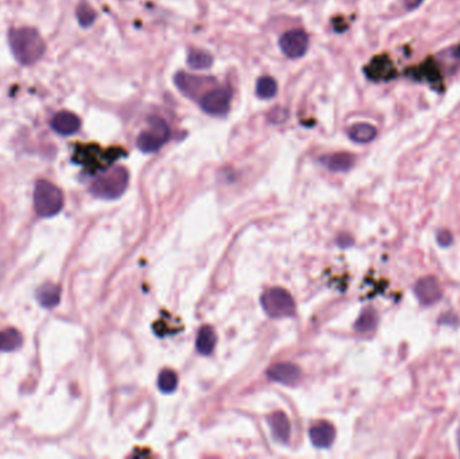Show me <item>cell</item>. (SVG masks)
<instances>
[{
    "label": "cell",
    "mask_w": 460,
    "mask_h": 459,
    "mask_svg": "<svg viewBox=\"0 0 460 459\" xmlns=\"http://www.w3.org/2000/svg\"><path fill=\"white\" fill-rule=\"evenodd\" d=\"M11 51L22 65H33L43 57L46 44L34 27L14 29L8 33Z\"/></svg>",
    "instance_id": "cell-1"
},
{
    "label": "cell",
    "mask_w": 460,
    "mask_h": 459,
    "mask_svg": "<svg viewBox=\"0 0 460 459\" xmlns=\"http://www.w3.org/2000/svg\"><path fill=\"white\" fill-rule=\"evenodd\" d=\"M129 174L124 167H114L101 174L90 186V192L104 200H116L127 189Z\"/></svg>",
    "instance_id": "cell-2"
},
{
    "label": "cell",
    "mask_w": 460,
    "mask_h": 459,
    "mask_svg": "<svg viewBox=\"0 0 460 459\" xmlns=\"http://www.w3.org/2000/svg\"><path fill=\"white\" fill-rule=\"evenodd\" d=\"M34 207L40 217L57 215L64 208V194L58 186L49 181H38L34 190Z\"/></svg>",
    "instance_id": "cell-3"
},
{
    "label": "cell",
    "mask_w": 460,
    "mask_h": 459,
    "mask_svg": "<svg viewBox=\"0 0 460 459\" xmlns=\"http://www.w3.org/2000/svg\"><path fill=\"white\" fill-rule=\"evenodd\" d=\"M123 153L124 151L120 148L103 151L99 146L88 144L77 150L76 161L79 165L88 168L90 172H96L111 166L116 159L123 155Z\"/></svg>",
    "instance_id": "cell-4"
},
{
    "label": "cell",
    "mask_w": 460,
    "mask_h": 459,
    "mask_svg": "<svg viewBox=\"0 0 460 459\" xmlns=\"http://www.w3.org/2000/svg\"><path fill=\"white\" fill-rule=\"evenodd\" d=\"M261 306L272 318H284L295 313L292 295L280 287H273L264 292L261 296Z\"/></svg>",
    "instance_id": "cell-5"
},
{
    "label": "cell",
    "mask_w": 460,
    "mask_h": 459,
    "mask_svg": "<svg viewBox=\"0 0 460 459\" xmlns=\"http://www.w3.org/2000/svg\"><path fill=\"white\" fill-rule=\"evenodd\" d=\"M149 129L138 136V147L143 153H155L166 144L171 136L168 124L160 118H150Z\"/></svg>",
    "instance_id": "cell-6"
},
{
    "label": "cell",
    "mask_w": 460,
    "mask_h": 459,
    "mask_svg": "<svg viewBox=\"0 0 460 459\" xmlns=\"http://www.w3.org/2000/svg\"><path fill=\"white\" fill-rule=\"evenodd\" d=\"M175 85L178 89L190 99H198V96L202 99L209 90V88L216 85V80L213 77H205V76H192L185 72H179L175 75ZM199 99V100H201Z\"/></svg>",
    "instance_id": "cell-7"
},
{
    "label": "cell",
    "mask_w": 460,
    "mask_h": 459,
    "mask_svg": "<svg viewBox=\"0 0 460 459\" xmlns=\"http://www.w3.org/2000/svg\"><path fill=\"white\" fill-rule=\"evenodd\" d=\"M199 104L206 114L224 116L230 108V90L227 88L212 89L199 100Z\"/></svg>",
    "instance_id": "cell-8"
},
{
    "label": "cell",
    "mask_w": 460,
    "mask_h": 459,
    "mask_svg": "<svg viewBox=\"0 0 460 459\" xmlns=\"http://www.w3.org/2000/svg\"><path fill=\"white\" fill-rule=\"evenodd\" d=\"M280 49L288 58H301L308 49V36L303 30H290L280 37Z\"/></svg>",
    "instance_id": "cell-9"
},
{
    "label": "cell",
    "mask_w": 460,
    "mask_h": 459,
    "mask_svg": "<svg viewBox=\"0 0 460 459\" xmlns=\"http://www.w3.org/2000/svg\"><path fill=\"white\" fill-rule=\"evenodd\" d=\"M365 73L372 81H389L397 76L396 68L387 55L374 57L366 66Z\"/></svg>",
    "instance_id": "cell-10"
},
{
    "label": "cell",
    "mask_w": 460,
    "mask_h": 459,
    "mask_svg": "<svg viewBox=\"0 0 460 459\" xmlns=\"http://www.w3.org/2000/svg\"><path fill=\"white\" fill-rule=\"evenodd\" d=\"M415 295L424 306L435 304L442 299V289L439 282L433 276H426L420 279L415 285Z\"/></svg>",
    "instance_id": "cell-11"
},
{
    "label": "cell",
    "mask_w": 460,
    "mask_h": 459,
    "mask_svg": "<svg viewBox=\"0 0 460 459\" xmlns=\"http://www.w3.org/2000/svg\"><path fill=\"white\" fill-rule=\"evenodd\" d=\"M309 439L315 447L327 449L335 441V428L329 421H316L309 428Z\"/></svg>",
    "instance_id": "cell-12"
},
{
    "label": "cell",
    "mask_w": 460,
    "mask_h": 459,
    "mask_svg": "<svg viewBox=\"0 0 460 459\" xmlns=\"http://www.w3.org/2000/svg\"><path fill=\"white\" fill-rule=\"evenodd\" d=\"M269 378L281 382L285 385H294L296 384L301 377H302V371L298 365L291 364V363H279L272 365L267 372Z\"/></svg>",
    "instance_id": "cell-13"
},
{
    "label": "cell",
    "mask_w": 460,
    "mask_h": 459,
    "mask_svg": "<svg viewBox=\"0 0 460 459\" xmlns=\"http://www.w3.org/2000/svg\"><path fill=\"white\" fill-rule=\"evenodd\" d=\"M51 128L62 136H71L81 128V120L76 114L71 111H61L51 119Z\"/></svg>",
    "instance_id": "cell-14"
},
{
    "label": "cell",
    "mask_w": 460,
    "mask_h": 459,
    "mask_svg": "<svg viewBox=\"0 0 460 459\" xmlns=\"http://www.w3.org/2000/svg\"><path fill=\"white\" fill-rule=\"evenodd\" d=\"M269 427L274 441L280 443H288L291 438V421L284 412H273L268 417Z\"/></svg>",
    "instance_id": "cell-15"
},
{
    "label": "cell",
    "mask_w": 460,
    "mask_h": 459,
    "mask_svg": "<svg viewBox=\"0 0 460 459\" xmlns=\"http://www.w3.org/2000/svg\"><path fill=\"white\" fill-rule=\"evenodd\" d=\"M320 162L331 171H348L354 166L355 157L348 153H335L330 155H324L320 158Z\"/></svg>",
    "instance_id": "cell-16"
},
{
    "label": "cell",
    "mask_w": 460,
    "mask_h": 459,
    "mask_svg": "<svg viewBox=\"0 0 460 459\" xmlns=\"http://www.w3.org/2000/svg\"><path fill=\"white\" fill-rule=\"evenodd\" d=\"M408 75H411V77L418 81H428V83H433L440 80V70L432 60H428L420 66L413 68L412 70L408 72Z\"/></svg>",
    "instance_id": "cell-17"
},
{
    "label": "cell",
    "mask_w": 460,
    "mask_h": 459,
    "mask_svg": "<svg viewBox=\"0 0 460 459\" xmlns=\"http://www.w3.org/2000/svg\"><path fill=\"white\" fill-rule=\"evenodd\" d=\"M217 345V334L214 332L213 328L210 326H203L201 328L198 337H196V350L199 354L209 356L214 350Z\"/></svg>",
    "instance_id": "cell-18"
},
{
    "label": "cell",
    "mask_w": 460,
    "mask_h": 459,
    "mask_svg": "<svg viewBox=\"0 0 460 459\" xmlns=\"http://www.w3.org/2000/svg\"><path fill=\"white\" fill-rule=\"evenodd\" d=\"M348 136L355 143H370L377 136V129L369 123H357L350 127Z\"/></svg>",
    "instance_id": "cell-19"
},
{
    "label": "cell",
    "mask_w": 460,
    "mask_h": 459,
    "mask_svg": "<svg viewBox=\"0 0 460 459\" xmlns=\"http://www.w3.org/2000/svg\"><path fill=\"white\" fill-rule=\"evenodd\" d=\"M61 292L60 289L53 283L42 285L37 291V299L39 303L46 309H53L60 303Z\"/></svg>",
    "instance_id": "cell-20"
},
{
    "label": "cell",
    "mask_w": 460,
    "mask_h": 459,
    "mask_svg": "<svg viewBox=\"0 0 460 459\" xmlns=\"http://www.w3.org/2000/svg\"><path fill=\"white\" fill-rule=\"evenodd\" d=\"M188 64L192 69H209L213 65V55L201 49H192L188 54Z\"/></svg>",
    "instance_id": "cell-21"
},
{
    "label": "cell",
    "mask_w": 460,
    "mask_h": 459,
    "mask_svg": "<svg viewBox=\"0 0 460 459\" xmlns=\"http://www.w3.org/2000/svg\"><path fill=\"white\" fill-rule=\"evenodd\" d=\"M22 345V335L15 329L0 332V352H14Z\"/></svg>",
    "instance_id": "cell-22"
},
{
    "label": "cell",
    "mask_w": 460,
    "mask_h": 459,
    "mask_svg": "<svg viewBox=\"0 0 460 459\" xmlns=\"http://www.w3.org/2000/svg\"><path fill=\"white\" fill-rule=\"evenodd\" d=\"M376 326H377V314L372 309H369L359 315V318L354 325V329L358 333H370L376 329Z\"/></svg>",
    "instance_id": "cell-23"
},
{
    "label": "cell",
    "mask_w": 460,
    "mask_h": 459,
    "mask_svg": "<svg viewBox=\"0 0 460 459\" xmlns=\"http://www.w3.org/2000/svg\"><path fill=\"white\" fill-rule=\"evenodd\" d=\"M157 386L163 393H171L178 386V376L171 369H164L157 377Z\"/></svg>",
    "instance_id": "cell-24"
},
{
    "label": "cell",
    "mask_w": 460,
    "mask_h": 459,
    "mask_svg": "<svg viewBox=\"0 0 460 459\" xmlns=\"http://www.w3.org/2000/svg\"><path fill=\"white\" fill-rule=\"evenodd\" d=\"M256 93L261 99H272L277 93V83L272 77H261L256 85Z\"/></svg>",
    "instance_id": "cell-25"
},
{
    "label": "cell",
    "mask_w": 460,
    "mask_h": 459,
    "mask_svg": "<svg viewBox=\"0 0 460 459\" xmlns=\"http://www.w3.org/2000/svg\"><path fill=\"white\" fill-rule=\"evenodd\" d=\"M77 19L82 27H89L96 21V12L88 3H81L77 7Z\"/></svg>",
    "instance_id": "cell-26"
},
{
    "label": "cell",
    "mask_w": 460,
    "mask_h": 459,
    "mask_svg": "<svg viewBox=\"0 0 460 459\" xmlns=\"http://www.w3.org/2000/svg\"><path fill=\"white\" fill-rule=\"evenodd\" d=\"M285 119H287V111L284 108H276L269 115V120L273 123H281L285 122Z\"/></svg>",
    "instance_id": "cell-27"
},
{
    "label": "cell",
    "mask_w": 460,
    "mask_h": 459,
    "mask_svg": "<svg viewBox=\"0 0 460 459\" xmlns=\"http://www.w3.org/2000/svg\"><path fill=\"white\" fill-rule=\"evenodd\" d=\"M437 243L440 247H448L452 243V235L448 231H440L437 233Z\"/></svg>",
    "instance_id": "cell-28"
},
{
    "label": "cell",
    "mask_w": 460,
    "mask_h": 459,
    "mask_svg": "<svg viewBox=\"0 0 460 459\" xmlns=\"http://www.w3.org/2000/svg\"><path fill=\"white\" fill-rule=\"evenodd\" d=\"M408 10H415L422 4V0H402Z\"/></svg>",
    "instance_id": "cell-29"
},
{
    "label": "cell",
    "mask_w": 460,
    "mask_h": 459,
    "mask_svg": "<svg viewBox=\"0 0 460 459\" xmlns=\"http://www.w3.org/2000/svg\"><path fill=\"white\" fill-rule=\"evenodd\" d=\"M458 447H459V453H460V428L459 431H458Z\"/></svg>",
    "instance_id": "cell-30"
}]
</instances>
